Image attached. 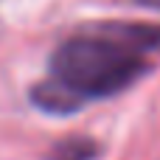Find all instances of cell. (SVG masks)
Here are the masks:
<instances>
[{"mask_svg": "<svg viewBox=\"0 0 160 160\" xmlns=\"http://www.w3.org/2000/svg\"><path fill=\"white\" fill-rule=\"evenodd\" d=\"M149 70L152 65L143 53L82 28L56 45L48 62V79L37 82L28 98L48 115H73L90 101L129 90Z\"/></svg>", "mask_w": 160, "mask_h": 160, "instance_id": "6da1fadb", "label": "cell"}, {"mask_svg": "<svg viewBox=\"0 0 160 160\" xmlns=\"http://www.w3.org/2000/svg\"><path fill=\"white\" fill-rule=\"evenodd\" d=\"M84 31H93L98 37L115 39L138 53H160V22H87Z\"/></svg>", "mask_w": 160, "mask_h": 160, "instance_id": "7a4b0ae2", "label": "cell"}, {"mask_svg": "<svg viewBox=\"0 0 160 160\" xmlns=\"http://www.w3.org/2000/svg\"><path fill=\"white\" fill-rule=\"evenodd\" d=\"M98 155L101 146L90 135H68L48 149L45 160H96Z\"/></svg>", "mask_w": 160, "mask_h": 160, "instance_id": "3957f363", "label": "cell"}, {"mask_svg": "<svg viewBox=\"0 0 160 160\" xmlns=\"http://www.w3.org/2000/svg\"><path fill=\"white\" fill-rule=\"evenodd\" d=\"M138 3H143V6H160V0H138Z\"/></svg>", "mask_w": 160, "mask_h": 160, "instance_id": "277c9868", "label": "cell"}]
</instances>
